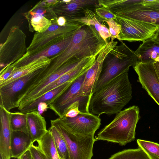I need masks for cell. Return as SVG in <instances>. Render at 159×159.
Instances as JSON below:
<instances>
[{"mask_svg":"<svg viewBox=\"0 0 159 159\" xmlns=\"http://www.w3.org/2000/svg\"><path fill=\"white\" fill-rule=\"evenodd\" d=\"M140 118L138 106H133L120 111L110 123L99 132L95 138L96 141H106L121 146L133 141Z\"/></svg>","mask_w":159,"mask_h":159,"instance_id":"obj_3","label":"cell"},{"mask_svg":"<svg viewBox=\"0 0 159 159\" xmlns=\"http://www.w3.org/2000/svg\"><path fill=\"white\" fill-rule=\"evenodd\" d=\"M26 35L18 26L12 27L5 42L0 44V67L12 65L25 54Z\"/></svg>","mask_w":159,"mask_h":159,"instance_id":"obj_7","label":"cell"},{"mask_svg":"<svg viewBox=\"0 0 159 159\" xmlns=\"http://www.w3.org/2000/svg\"><path fill=\"white\" fill-rule=\"evenodd\" d=\"M44 68L38 70L0 86V105L9 111L13 108H18L22 98L27 90Z\"/></svg>","mask_w":159,"mask_h":159,"instance_id":"obj_6","label":"cell"},{"mask_svg":"<svg viewBox=\"0 0 159 159\" xmlns=\"http://www.w3.org/2000/svg\"><path fill=\"white\" fill-rule=\"evenodd\" d=\"M54 120L67 132L76 136H94L101 125L99 116L90 112H81L76 117L63 116Z\"/></svg>","mask_w":159,"mask_h":159,"instance_id":"obj_8","label":"cell"},{"mask_svg":"<svg viewBox=\"0 0 159 159\" xmlns=\"http://www.w3.org/2000/svg\"><path fill=\"white\" fill-rule=\"evenodd\" d=\"M11 124L12 131L30 134L26 113L20 111L11 112Z\"/></svg>","mask_w":159,"mask_h":159,"instance_id":"obj_27","label":"cell"},{"mask_svg":"<svg viewBox=\"0 0 159 159\" xmlns=\"http://www.w3.org/2000/svg\"><path fill=\"white\" fill-rule=\"evenodd\" d=\"M154 67L159 80V61L154 63Z\"/></svg>","mask_w":159,"mask_h":159,"instance_id":"obj_40","label":"cell"},{"mask_svg":"<svg viewBox=\"0 0 159 159\" xmlns=\"http://www.w3.org/2000/svg\"><path fill=\"white\" fill-rule=\"evenodd\" d=\"M74 32L56 44L33 54L29 56L24 55L19 61L11 65L15 68L19 67L26 65L40 58L48 57L57 55L67 47L72 39Z\"/></svg>","mask_w":159,"mask_h":159,"instance_id":"obj_15","label":"cell"},{"mask_svg":"<svg viewBox=\"0 0 159 159\" xmlns=\"http://www.w3.org/2000/svg\"><path fill=\"white\" fill-rule=\"evenodd\" d=\"M37 142L38 144L37 147L45 154L48 159H60L52 136L48 130L41 140Z\"/></svg>","mask_w":159,"mask_h":159,"instance_id":"obj_25","label":"cell"},{"mask_svg":"<svg viewBox=\"0 0 159 159\" xmlns=\"http://www.w3.org/2000/svg\"><path fill=\"white\" fill-rule=\"evenodd\" d=\"M37 148L40 154L43 159H48L45 154L40 149H39L37 147Z\"/></svg>","mask_w":159,"mask_h":159,"instance_id":"obj_41","label":"cell"},{"mask_svg":"<svg viewBox=\"0 0 159 159\" xmlns=\"http://www.w3.org/2000/svg\"><path fill=\"white\" fill-rule=\"evenodd\" d=\"M30 23L34 30L37 32H41L47 30L52 24L51 20L43 15L30 11Z\"/></svg>","mask_w":159,"mask_h":159,"instance_id":"obj_29","label":"cell"},{"mask_svg":"<svg viewBox=\"0 0 159 159\" xmlns=\"http://www.w3.org/2000/svg\"><path fill=\"white\" fill-rule=\"evenodd\" d=\"M0 152L7 159H11L10 142L12 130L11 112L0 105Z\"/></svg>","mask_w":159,"mask_h":159,"instance_id":"obj_18","label":"cell"},{"mask_svg":"<svg viewBox=\"0 0 159 159\" xmlns=\"http://www.w3.org/2000/svg\"><path fill=\"white\" fill-rule=\"evenodd\" d=\"M108 159H150L146 154L138 147L136 149H125L112 155Z\"/></svg>","mask_w":159,"mask_h":159,"instance_id":"obj_28","label":"cell"},{"mask_svg":"<svg viewBox=\"0 0 159 159\" xmlns=\"http://www.w3.org/2000/svg\"><path fill=\"white\" fill-rule=\"evenodd\" d=\"M153 38L156 40L159 41V28L153 37Z\"/></svg>","mask_w":159,"mask_h":159,"instance_id":"obj_42","label":"cell"},{"mask_svg":"<svg viewBox=\"0 0 159 159\" xmlns=\"http://www.w3.org/2000/svg\"><path fill=\"white\" fill-rule=\"evenodd\" d=\"M132 87L128 72L112 80L92 94L89 103V111L98 116L102 114H116L131 100Z\"/></svg>","mask_w":159,"mask_h":159,"instance_id":"obj_1","label":"cell"},{"mask_svg":"<svg viewBox=\"0 0 159 159\" xmlns=\"http://www.w3.org/2000/svg\"><path fill=\"white\" fill-rule=\"evenodd\" d=\"M107 43L93 26L82 24L74 32L67 47L50 58L51 61L49 66L58 69L74 58L97 56Z\"/></svg>","mask_w":159,"mask_h":159,"instance_id":"obj_2","label":"cell"},{"mask_svg":"<svg viewBox=\"0 0 159 159\" xmlns=\"http://www.w3.org/2000/svg\"><path fill=\"white\" fill-rule=\"evenodd\" d=\"M95 11L96 15L105 21L111 19L115 20L116 19V16L114 13L103 7L96 8Z\"/></svg>","mask_w":159,"mask_h":159,"instance_id":"obj_31","label":"cell"},{"mask_svg":"<svg viewBox=\"0 0 159 159\" xmlns=\"http://www.w3.org/2000/svg\"><path fill=\"white\" fill-rule=\"evenodd\" d=\"M80 103L77 101L71 104L65 111L63 116L70 118L76 117L81 112L79 110Z\"/></svg>","mask_w":159,"mask_h":159,"instance_id":"obj_33","label":"cell"},{"mask_svg":"<svg viewBox=\"0 0 159 159\" xmlns=\"http://www.w3.org/2000/svg\"><path fill=\"white\" fill-rule=\"evenodd\" d=\"M51 133L59 157L60 159H69V154L66 144L56 127L51 125L48 130Z\"/></svg>","mask_w":159,"mask_h":159,"instance_id":"obj_26","label":"cell"},{"mask_svg":"<svg viewBox=\"0 0 159 159\" xmlns=\"http://www.w3.org/2000/svg\"><path fill=\"white\" fill-rule=\"evenodd\" d=\"M14 68L11 65L2 68L0 71V84L8 78L12 74Z\"/></svg>","mask_w":159,"mask_h":159,"instance_id":"obj_34","label":"cell"},{"mask_svg":"<svg viewBox=\"0 0 159 159\" xmlns=\"http://www.w3.org/2000/svg\"><path fill=\"white\" fill-rule=\"evenodd\" d=\"M115 14L119 16L159 25V11L144 6L143 4Z\"/></svg>","mask_w":159,"mask_h":159,"instance_id":"obj_17","label":"cell"},{"mask_svg":"<svg viewBox=\"0 0 159 159\" xmlns=\"http://www.w3.org/2000/svg\"><path fill=\"white\" fill-rule=\"evenodd\" d=\"M67 22L66 18L62 16L59 17L57 19V23L58 25L60 26L65 25Z\"/></svg>","mask_w":159,"mask_h":159,"instance_id":"obj_37","label":"cell"},{"mask_svg":"<svg viewBox=\"0 0 159 159\" xmlns=\"http://www.w3.org/2000/svg\"><path fill=\"white\" fill-rule=\"evenodd\" d=\"M138 61L134 51L125 43L122 42L120 45H116L104 59L101 71L93 89L92 94L112 80L128 72L129 67L133 66Z\"/></svg>","mask_w":159,"mask_h":159,"instance_id":"obj_4","label":"cell"},{"mask_svg":"<svg viewBox=\"0 0 159 159\" xmlns=\"http://www.w3.org/2000/svg\"><path fill=\"white\" fill-rule=\"evenodd\" d=\"M98 0H68L59 1L52 9L56 16L65 17L67 21L83 16L87 9L93 11L100 7Z\"/></svg>","mask_w":159,"mask_h":159,"instance_id":"obj_12","label":"cell"},{"mask_svg":"<svg viewBox=\"0 0 159 159\" xmlns=\"http://www.w3.org/2000/svg\"><path fill=\"white\" fill-rule=\"evenodd\" d=\"M0 159H7L3 154L0 152Z\"/></svg>","mask_w":159,"mask_h":159,"instance_id":"obj_43","label":"cell"},{"mask_svg":"<svg viewBox=\"0 0 159 159\" xmlns=\"http://www.w3.org/2000/svg\"><path fill=\"white\" fill-rule=\"evenodd\" d=\"M86 73L76 80L48 106V108L52 110L59 117H62L68 107L77 101L80 103V111L89 112V106L80 95L81 88Z\"/></svg>","mask_w":159,"mask_h":159,"instance_id":"obj_11","label":"cell"},{"mask_svg":"<svg viewBox=\"0 0 159 159\" xmlns=\"http://www.w3.org/2000/svg\"><path fill=\"white\" fill-rule=\"evenodd\" d=\"M29 134L32 142L41 140L47 132L46 122L45 118L38 111H34L26 113Z\"/></svg>","mask_w":159,"mask_h":159,"instance_id":"obj_19","label":"cell"},{"mask_svg":"<svg viewBox=\"0 0 159 159\" xmlns=\"http://www.w3.org/2000/svg\"><path fill=\"white\" fill-rule=\"evenodd\" d=\"M139 61L154 63L159 61V41L153 38L143 41L134 51Z\"/></svg>","mask_w":159,"mask_h":159,"instance_id":"obj_20","label":"cell"},{"mask_svg":"<svg viewBox=\"0 0 159 159\" xmlns=\"http://www.w3.org/2000/svg\"><path fill=\"white\" fill-rule=\"evenodd\" d=\"M20 159H33V158L31 152L29 150H28L21 155Z\"/></svg>","mask_w":159,"mask_h":159,"instance_id":"obj_38","label":"cell"},{"mask_svg":"<svg viewBox=\"0 0 159 159\" xmlns=\"http://www.w3.org/2000/svg\"><path fill=\"white\" fill-rule=\"evenodd\" d=\"M117 44L111 40L100 51L93 63L86 72L80 91V95L88 105L92 94L93 89L101 71L105 58Z\"/></svg>","mask_w":159,"mask_h":159,"instance_id":"obj_13","label":"cell"},{"mask_svg":"<svg viewBox=\"0 0 159 159\" xmlns=\"http://www.w3.org/2000/svg\"><path fill=\"white\" fill-rule=\"evenodd\" d=\"M133 67L142 88L159 106V80L154 63L138 61Z\"/></svg>","mask_w":159,"mask_h":159,"instance_id":"obj_14","label":"cell"},{"mask_svg":"<svg viewBox=\"0 0 159 159\" xmlns=\"http://www.w3.org/2000/svg\"><path fill=\"white\" fill-rule=\"evenodd\" d=\"M72 22L93 26L107 43L108 42L107 39L111 37L109 30L106 25V22L98 17L94 11L91 10L87 9L83 16L73 20Z\"/></svg>","mask_w":159,"mask_h":159,"instance_id":"obj_21","label":"cell"},{"mask_svg":"<svg viewBox=\"0 0 159 159\" xmlns=\"http://www.w3.org/2000/svg\"><path fill=\"white\" fill-rule=\"evenodd\" d=\"M116 16V21L121 26V32L117 39L129 42H143L152 38L159 25Z\"/></svg>","mask_w":159,"mask_h":159,"instance_id":"obj_9","label":"cell"},{"mask_svg":"<svg viewBox=\"0 0 159 159\" xmlns=\"http://www.w3.org/2000/svg\"><path fill=\"white\" fill-rule=\"evenodd\" d=\"M48 108V107L46 103L41 102L38 105V111L40 113V111L43 112L46 110Z\"/></svg>","mask_w":159,"mask_h":159,"instance_id":"obj_39","label":"cell"},{"mask_svg":"<svg viewBox=\"0 0 159 159\" xmlns=\"http://www.w3.org/2000/svg\"><path fill=\"white\" fill-rule=\"evenodd\" d=\"M51 60L48 57H43L26 65L14 68L11 75L7 80L0 84V86L7 84L18 78L44 68L50 63Z\"/></svg>","mask_w":159,"mask_h":159,"instance_id":"obj_22","label":"cell"},{"mask_svg":"<svg viewBox=\"0 0 159 159\" xmlns=\"http://www.w3.org/2000/svg\"><path fill=\"white\" fill-rule=\"evenodd\" d=\"M74 82H66L48 92L25 107L20 112L26 113L32 111H38V105L41 102L45 103L48 106Z\"/></svg>","mask_w":159,"mask_h":159,"instance_id":"obj_24","label":"cell"},{"mask_svg":"<svg viewBox=\"0 0 159 159\" xmlns=\"http://www.w3.org/2000/svg\"><path fill=\"white\" fill-rule=\"evenodd\" d=\"M82 25L76 22L67 21L65 25L60 26L58 25L57 19L55 20L45 30L34 34L24 55L33 54L59 42L73 33Z\"/></svg>","mask_w":159,"mask_h":159,"instance_id":"obj_5","label":"cell"},{"mask_svg":"<svg viewBox=\"0 0 159 159\" xmlns=\"http://www.w3.org/2000/svg\"><path fill=\"white\" fill-rule=\"evenodd\" d=\"M143 5L159 11V0H144Z\"/></svg>","mask_w":159,"mask_h":159,"instance_id":"obj_35","label":"cell"},{"mask_svg":"<svg viewBox=\"0 0 159 159\" xmlns=\"http://www.w3.org/2000/svg\"><path fill=\"white\" fill-rule=\"evenodd\" d=\"M32 143L29 134L21 131H12L10 147L11 158L20 159Z\"/></svg>","mask_w":159,"mask_h":159,"instance_id":"obj_23","label":"cell"},{"mask_svg":"<svg viewBox=\"0 0 159 159\" xmlns=\"http://www.w3.org/2000/svg\"><path fill=\"white\" fill-rule=\"evenodd\" d=\"M51 125L54 126L64 139L67 147L69 159H91L93 148L96 141L94 136H76L66 131L54 120H51Z\"/></svg>","mask_w":159,"mask_h":159,"instance_id":"obj_10","label":"cell"},{"mask_svg":"<svg viewBox=\"0 0 159 159\" xmlns=\"http://www.w3.org/2000/svg\"><path fill=\"white\" fill-rule=\"evenodd\" d=\"M93 63V61L90 58H86L75 68L64 74L56 81L46 87L36 96L32 102L48 92L64 83L69 82L75 81L87 71L92 65Z\"/></svg>","mask_w":159,"mask_h":159,"instance_id":"obj_16","label":"cell"},{"mask_svg":"<svg viewBox=\"0 0 159 159\" xmlns=\"http://www.w3.org/2000/svg\"><path fill=\"white\" fill-rule=\"evenodd\" d=\"M105 21L108 26L111 40H114L115 39H117L121 32V26L114 19H111Z\"/></svg>","mask_w":159,"mask_h":159,"instance_id":"obj_32","label":"cell"},{"mask_svg":"<svg viewBox=\"0 0 159 159\" xmlns=\"http://www.w3.org/2000/svg\"><path fill=\"white\" fill-rule=\"evenodd\" d=\"M29 150L31 152L33 159H43L39 153L37 146L34 145L33 143L31 145Z\"/></svg>","mask_w":159,"mask_h":159,"instance_id":"obj_36","label":"cell"},{"mask_svg":"<svg viewBox=\"0 0 159 159\" xmlns=\"http://www.w3.org/2000/svg\"><path fill=\"white\" fill-rule=\"evenodd\" d=\"M139 147L142 149L150 159H159V144L140 139L137 140Z\"/></svg>","mask_w":159,"mask_h":159,"instance_id":"obj_30","label":"cell"}]
</instances>
